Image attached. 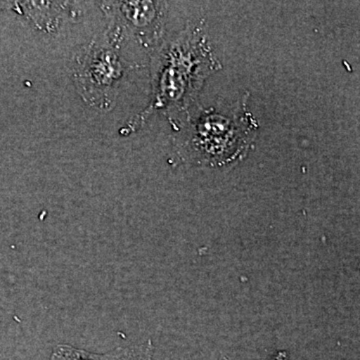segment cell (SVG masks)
<instances>
[{"instance_id":"cell-1","label":"cell","mask_w":360,"mask_h":360,"mask_svg":"<svg viewBox=\"0 0 360 360\" xmlns=\"http://www.w3.org/2000/svg\"><path fill=\"white\" fill-rule=\"evenodd\" d=\"M220 68L201 28H187L168 40L151 58L150 103L130 125L139 129L149 116L163 110L176 129L191 115L206 78Z\"/></svg>"},{"instance_id":"cell-2","label":"cell","mask_w":360,"mask_h":360,"mask_svg":"<svg viewBox=\"0 0 360 360\" xmlns=\"http://www.w3.org/2000/svg\"><path fill=\"white\" fill-rule=\"evenodd\" d=\"M248 96L226 110L201 111L175 129L174 148L186 162L221 167L238 162L250 153L258 123L248 110Z\"/></svg>"},{"instance_id":"cell-3","label":"cell","mask_w":360,"mask_h":360,"mask_svg":"<svg viewBox=\"0 0 360 360\" xmlns=\"http://www.w3.org/2000/svg\"><path fill=\"white\" fill-rule=\"evenodd\" d=\"M118 49L104 32L92 39L75 61L73 79L78 94L96 110L105 111L115 105L124 72Z\"/></svg>"},{"instance_id":"cell-4","label":"cell","mask_w":360,"mask_h":360,"mask_svg":"<svg viewBox=\"0 0 360 360\" xmlns=\"http://www.w3.org/2000/svg\"><path fill=\"white\" fill-rule=\"evenodd\" d=\"M101 6L110 20L106 34L117 46L127 33L143 44H150L160 39L165 9L161 2H104Z\"/></svg>"},{"instance_id":"cell-5","label":"cell","mask_w":360,"mask_h":360,"mask_svg":"<svg viewBox=\"0 0 360 360\" xmlns=\"http://www.w3.org/2000/svg\"><path fill=\"white\" fill-rule=\"evenodd\" d=\"M51 360H120V348L108 354H96L84 349L60 345L54 348Z\"/></svg>"},{"instance_id":"cell-6","label":"cell","mask_w":360,"mask_h":360,"mask_svg":"<svg viewBox=\"0 0 360 360\" xmlns=\"http://www.w3.org/2000/svg\"><path fill=\"white\" fill-rule=\"evenodd\" d=\"M153 347L151 340L141 345L120 348V360H153Z\"/></svg>"},{"instance_id":"cell-7","label":"cell","mask_w":360,"mask_h":360,"mask_svg":"<svg viewBox=\"0 0 360 360\" xmlns=\"http://www.w3.org/2000/svg\"><path fill=\"white\" fill-rule=\"evenodd\" d=\"M269 360H288V354L285 350H279L276 352Z\"/></svg>"},{"instance_id":"cell-8","label":"cell","mask_w":360,"mask_h":360,"mask_svg":"<svg viewBox=\"0 0 360 360\" xmlns=\"http://www.w3.org/2000/svg\"><path fill=\"white\" fill-rule=\"evenodd\" d=\"M13 2H0V9L11 8Z\"/></svg>"},{"instance_id":"cell-9","label":"cell","mask_w":360,"mask_h":360,"mask_svg":"<svg viewBox=\"0 0 360 360\" xmlns=\"http://www.w3.org/2000/svg\"><path fill=\"white\" fill-rule=\"evenodd\" d=\"M221 360H229L226 359V357H224V359H222Z\"/></svg>"}]
</instances>
